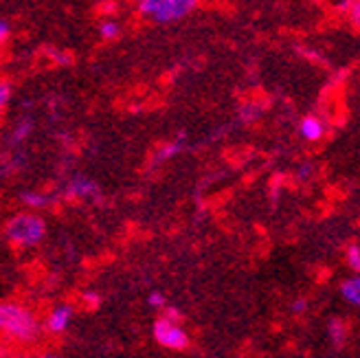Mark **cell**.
Returning <instances> with one entry per match:
<instances>
[{
    "label": "cell",
    "mask_w": 360,
    "mask_h": 358,
    "mask_svg": "<svg viewBox=\"0 0 360 358\" xmlns=\"http://www.w3.org/2000/svg\"><path fill=\"white\" fill-rule=\"evenodd\" d=\"M305 308H308V301H305V299H295V301H292V306H290V310H292L295 314L305 312Z\"/></svg>",
    "instance_id": "cell-22"
},
{
    "label": "cell",
    "mask_w": 360,
    "mask_h": 358,
    "mask_svg": "<svg viewBox=\"0 0 360 358\" xmlns=\"http://www.w3.org/2000/svg\"><path fill=\"white\" fill-rule=\"evenodd\" d=\"M328 336H330V341H332L336 347H340V345L345 343V338H347V326H345L340 319L330 321V326H328Z\"/></svg>",
    "instance_id": "cell-12"
},
{
    "label": "cell",
    "mask_w": 360,
    "mask_h": 358,
    "mask_svg": "<svg viewBox=\"0 0 360 358\" xmlns=\"http://www.w3.org/2000/svg\"><path fill=\"white\" fill-rule=\"evenodd\" d=\"M64 193L68 198H77V200H99L101 198L99 185L93 181V178H86L82 174L68 178L64 185Z\"/></svg>",
    "instance_id": "cell-5"
},
{
    "label": "cell",
    "mask_w": 360,
    "mask_h": 358,
    "mask_svg": "<svg viewBox=\"0 0 360 358\" xmlns=\"http://www.w3.org/2000/svg\"><path fill=\"white\" fill-rule=\"evenodd\" d=\"M154 338L158 345L167 350H185L189 345V334L183 330L180 321H172L167 317H160L154 324Z\"/></svg>",
    "instance_id": "cell-4"
},
{
    "label": "cell",
    "mask_w": 360,
    "mask_h": 358,
    "mask_svg": "<svg viewBox=\"0 0 360 358\" xmlns=\"http://www.w3.org/2000/svg\"><path fill=\"white\" fill-rule=\"evenodd\" d=\"M148 303H150V306L152 308H156V310H160V308H165V297L163 295H160V293H152L150 297H148Z\"/></svg>",
    "instance_id": "cell-20"
},
{
    "label": "cell",
    "mask_w": 360,
    "mask_h": 358,
    "mask_svg": "<svg viewBox=\"0 0 360 358\" xmlns=\"http://www.w3.org/2000/svg\"><path fill=\"white\" fill-rule=\"evenodd\" d=\"M33 132V123L31 119H22V121H18V125L13 128V132L9 134V148H20L22 143L29 139V134Z\"/></svg>",
    "instance_id": "cell-11"
},
{
    "label": "cell",
    "mask_w": 360,
    "mask_h": 358,
    "mask_svg": "<svg viewBox=\"0 0 360 358\" xmlns=\"http://www.w3.org/2000/svg\"><path fill=\"white\" fill-rule=\"evenodd\" d=\"M352 3H354V0H338V9H345L347 11Z\"/></svg>",
    "instance_id": "cell-25"
},
{
    "label": "cell",
    "mask_w": 360,
    "mask_h": 358,
    "mask_svg": "<svg viewBox=\"0 0 360 358\" xmlns=\"http://www.w3.org/2000/svg\"><path fill=\"white\" fill-rule=\"evenodd\" d=\"M163 317H167V319H172V321H180V312L174 310V308H165V314H163Z\"/></svg>",
    "instance_id": "cell-23"
},
{
    "label": "cell",
    "mask_w": 360,
    "mask_h": 358,
    "mask_svg": "<svg viewBox=\"0 0 360 358\" xmlns=\"http://www.w3.org/2000/svg\"><path fill=\"white\" fill-rule=\"evenodd\" d=\"M340 295H343V299L347 303L360 308V275L349 277V279H345L343 283H340Z\"/></svg>",
    "instance_id": "cell-10"
},
{
    "label": "cell",
    "mask_w": 360,
    "mask_h": 358,
    "mask_svg": "<svg viewBox=\"0 0 360 358\" xmlns=\"http://www.w3.org/2000/svg\"><path fill=\"white\" fill-rule=\"evenodd\" d=\"M46 236V222L42 220V216L31 211H22L11 216L5 224V238L20 248H31L38 246Z\"/></svg>",
    "instance_id": "cell-2"
},
{
    "label": "cell",
    "mask_w": 360,
    "mask_h": 358,
    "mask_svg": "<svg viewBox=\"0 0 360 358\" xmlns=\"http://www.w3.org/2000/svg\"><path fill=\"white\" fill-rule=\"evenodd\" d=\"M308 174H312V165H303V167L299 170V176H301V178H310Z\"/></svg>",
    "instance_id": "cell-24"
},
{
    "label": "cell",
    "mask_w": 360,
    "mask_h": 358,
    "mask_svg": "<svg viewBox=\"0 0 360 358\" xmlns=\"http://www.w3.org/2000/svg\"><path fill=\"white\" fill-rule=\"evenodd\" d=\"M84 301H86V306H93V308H97L99 303H101V297H99L97 293H86V295H84Z\"/></svg>",
    "instance_id": "cell-21"
},
{
    "label": "cell",
    "mask_w": 360,
    "mask_h": 358,
    "mask_svg": "<svg viewBox=\"0 0 360 358\" xmlns=\"http://www.w3.org/2000/svg\"><path fill=\"white\" fill-rule=\"evenodd\" d=\"M0 332L22 343H31L40 334V324L35 314L20 303H0Z\"/></svg>",
    "instance_id": "cell-1"
},
{
    "label": "cell",
    "mask_w": 360,
    "mask_h": 358,
    "mask_svg": "<svg viewBox=\"0 0 360 358\" xmlns=\"http://www.w3.org/2000/svg\"><path fill=\"white\" fill-rule=\"evenodd\" d=\"M49 56L53 58V62H56L58 66H70V64H73V56H70V53L68 51H60V49H51L49 51Z\"/></svg>",
    "instance_id": "cell-16"
},
{
    "label": "cell",
    "mask_w": 360,
    "mask_h": 358,
    "mask_svg": "<svg viewBox=\"0 0 360 358\" xmlns=\"http://www.w3.org/2000/svg\"><path fill=\"white\" fill-rule=\"evenodd\" d=\"M11 35V25L5 20V18H0V46H3Z\"/></svg>",
    "instance_id": "cell-19"
},
{
    "label": "cell",
    "mask_w": 360,
    "mask_h": 358,
    "mask_svg": "<svg viewBox=\"0 0 360 358\" xmlns=\"http://www.w3.org/2000/svg\"><path fill=\"white\" fill-rule=\"evenodd\" d=\"M299 132L305 141H321L323 134H326V123H323L319 117L310 115V117H303L301 125H299Z\"/></svg>",
    "instance_id": "cell-7"
},
{
    "label": "cell",
    "mask_w": 360,
    "mask_h": 358,
    "mask_svg": "<svg viewBox=\"0 0 360 358\" xmlns=\"http://www.w3.org/2000/svg\"><path fill=\"white\" fill-rule=\"evenodd\" d=\"M20 200H22V205L27 207V209H46V207H51L53 203H56V198H53L51 193H42V191H22L20 193Z\"/></svg>",
    "instance_id": "cell-9"
},
{
    "label": "cell",
    "mask_w": 360,
    "mask_h": 358,
    "mask_svg": "<svg viewBox=\"0 0 360 358\" xmlns=\"http://www.w3.org/2000/svg\"><path fill=\"white\" fill-rule=\"evenodd\" d=\"M11 95H13V84L9 79H0V117L5 115L7 106L11 101Z\"/></svg>",
    "instance_id": "cell-14"
},
{
    "label": "cell",
    "mask_w": 360,
    "mask_h": 358,
    "mask_svg": "<svg viewBox=\"0 0 360 358\" xmlns=\"http://www.w3.org/2000/svg\"><path fill=\"white\" fill-rule=\"evenodd\" d=\"M40 358H60V356H56V354H46V356H40Z\"/></svg>",
    "instance_id": "cell-26"
},
{
    "label": "cell",
    "mask_w": 360,
    "mask_h": 358,
    "mask_svg": "<svg viewBox=\"0 0 360 358\" xmlns=\"http://www.w3.org/2000/svg\"><path fill=\"white\" fill-rule=\"evenodd\" d=\"M99 35L103 40H117L121 35V25L117 20H112V18H105V20L99 25Z\"/></svg>",
    "instance_id": "cell-13"
},
{
    "label": "cell",
    "mask_w": 360,
    "mask_h": 358,
    "mask_svg": "<svg viewBox=\"0 0 360 358\" xmlns=\"http://www.w3.org/2000/svg\"><path fill=\"white\" fill-rule=\"evenodd\" d=\"M345 260H347V266L352 268L354 273H360V246L352 244L345 253Z\"/></svg>",
    "instance_id": "cell-15"
},
{
    "label": "cell",
    "mask_w": 360,
    "mask_h": 358,
    "mask_svg": "<svg viewBox=\"0 0 360 358\" xmlns=\"http://www.w3.org/2000/svg\"><path fill=\"white\" fill-rule=\"evenodd\" d=\"M347 15H349V23H352L356 29H360V0H354V3L349 5Z\"/></svg>",
    "instance_id": "cell-17"
},
{
    "label": "cell",
    "mask_w": 360,
    "mask_h": 358,
    "mask_svg": "<svg viewBox=\"0 0 360 358\" xmlns=\"http://www.w3.org/2000/svg\"><path fill=\"white\" fill-rule=\"evenodd\" d=\"M200 0H139V13L160 25H172L187 18Z\"/></svg>",
    "instance_id": "cell-3"
},
{
    "label": "cell",
    "mask_w": 360,
    "mask_h": 358,
    "mask_svg": "<svg viewBox=\"0 0 360 358\" xmlns=\"http://www.w3.org/2000/svg\"><path fill=\"white\" fill-rule=\"evenodd\" d=\"M185 150V134L176 139V141H169L165 146H160L156 152H154V165H160V163H167L169 158H174L176 154H180Z\"/></svg>",
    "instance_id": "cell-8"
},
{
    "label": "cell",
    "mask_w": 360,
    "mask_h": 358,
    "mask_svg": "<svg viewBox=\"0 0 360 358\" xmlns=\"http://www.w3.org/2000/svg\"><path fill=\"white\" fill-rule=\"evenodd\" d=\"M70 319H73V308L68 306V303H62V306H56L49 317H46V330L51 334H60V332H66L68 326H70Z\"/></svg>",
    "instance_id": "cell-6"
},
{
    "label": "cell",
    "mask_w": 360,
    "mask_h": 358,
    "mask_svg": "<svg viewBox=\"0 0 360 358\" xmlns=\"http://www.w3.org/2000/svg\"><path fill=\"white\" fill-rule=\"evenodd\" d=\"M240 117L242 121H255L259 117V110H253V103H244L240 108Z\"/></svg>",
    "instance_id": "cell-18"
}]
</instances>
